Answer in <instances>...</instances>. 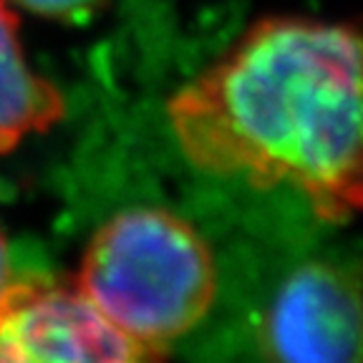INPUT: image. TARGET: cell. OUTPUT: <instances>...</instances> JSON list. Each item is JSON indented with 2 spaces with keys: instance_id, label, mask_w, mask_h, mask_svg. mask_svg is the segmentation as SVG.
Wrapping results in <instances>:
<instances>
[{
  "instance_id": "8992f818",
  "label": "cell",
  "mask_w": 363,
  "mask_h": 363,
  "mask_svg": "<svg viewBox=\"0 0 363 363\" xmlns=\"http://www.w3.org/2000/svg\"><path fill=\"white\" fill-rule=\"evenodd\" d=\"M16 3L51 21H84L101 8L104 0H16Z\"/></svg>"
},
{
  "instance_id": "52a82bcc",
  "label": "cell",
  "mask_w": 363,
  "mask_h": 363,
  "mask_svg": "<svg viewBox=\"0 0 363 363\" xmlns=\"http://www.w3.org/2000/svg\"><path fill=\"white\" fill-rule=\"evenodd\" d=\"M13 283V275H11V257H8V242L0 233V298L6 295L8 285Z\"/></svg>"
},
{
  "instance_id": "6da1fadb",
  "label": "cell",
  "mask_w": 363,
  "mask_h": 363,
  "mask_svg": "<svg viewBox=\"0 0 363 363\" xmlns=\"http://www.w3.org/2000/svg\"><path fill=\"white\" fill-rule=\"evenodd\" d=\"M167 119L202 172L285 184L318 217L361 204V33L353 23L270 16L182 86Z\"/></svg>"
},
{
  "instance_id": "5b68a950",
  "label": "cell",
  "mask_w": 363,
  "mask_h": 363,
  "mask_svg": "<svg viewBox=\"0 0 363 363\" xmlns=\"http://www.w3.org/2000/svg\"><path fill=\"white\" fill-rule=\"evenodd\" d=\"M63 116V96L28 61L21 18L0 0V159L28 136L43 134Z\"/></svg>"
},
{
  "instance_id": "277c9868",
  "label": "cell",
  "mask_w": 363,
  "mask_h": 363,
  "mask_svg": "<svg viewBox=\"0 0 363 363\" xmlns=\"http://www.w3.org/2000/svg\"><path fill=\"white\" fill-rule=\"evenodd\" d=\"M262 340L275 363H361L356 278L323 260L293 270L267 308Z\"/></svg>"
},
{
  "instance_id": "7a4b0ae2",
  "label": "cell",
  "mask_w": 363,
  "mask_h": 363,
  "mask_svg": "<svg viewBox=\"0 0 363 363\" xmlns=\"http://www.w3.org/2000/svg\"><path fill=\"white\" fill-rule=\"evenodd\" d=\"M74 285L113 328L162 351L210 313L217 270L187 220L162 207H131L94 233Z\"/></svg>"
},
{
  "instance_id": "3957f363",
  "label": "cell",
  "mask_w": 363,
  "mask_h": 363,
  "mask_svg": "<svg viewBox=\"0 0 363 363\" xmlns=\"http://www.w3.org/2000/svg\"><path fill=\"white\" fill-rule=\"evenodd\" d=\"M0 363H162L131 340L76 285L13 280L0 298Z\"/></svg>"
}]
</instances>
